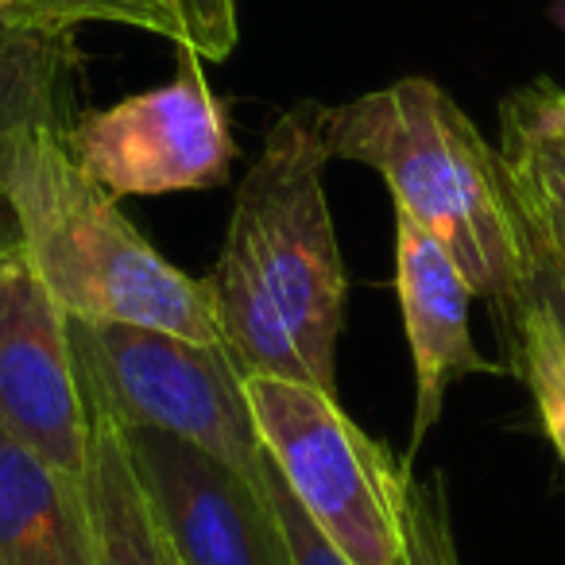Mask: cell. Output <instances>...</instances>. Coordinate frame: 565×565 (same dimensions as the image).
<instances>
[{"label": "cell", "mask_w": 565, "mask_h": 565, "mask_svg": "<svg viewBox=\"0 0 565 565\" xmlns=\"http://www.w3.org/2000/svg\"><path fill=\"white\" fill-rule=\"evenodd\" d=\"M17 241L66 318L148 326L190 341L221 338L210 279L174 267L120 210L58 128H28L0 171Z\"/></svg>", "instance_id": "1"}, {"label": "cell", "mask_w": 565, "mask_h": 565, "mask_svg": "<svg viewBox=\"0 0 565 565\" xmlns=\"http://www.w3.org/2000/svg\"><path fill=\"white\" fill-rule=\"evenodd\" d=\"M330 159L372 167L461 264L472 295L511 307L526 295L523 217L500 151L434 78H399L345 105H326Z\"/></svg>", "instance_id": "2"}, {"label": "cell", "mask_w": 565, "mask_h": 565, "mask_svg": "<svg viewBox=\"0 0 565 565\" xmlns=\"http://www.w3.org/2000/svg\"><path fill=\"white\" fill-rule=\"evenodd\" d=\"M326 105L299 102L275 117L236 190L228 228L248 241L267 291L291 326L315 387L338 395V341L349 275L326 202Z\"/></svg>", "instance_id": "3"}, {"label": "cell", "mask_w": 565, "mask_h": 565, "mask_svg": "<svg viewBox=\"0 0 565 565\" xmlns=\"http://www.w3.org/2000/svg\"><path fill=\"white\" fill-rule=\"evenodd\" d=\"M82 387L125 430H159L241 477L259 480L264 441L244 380L225 341H190L148 326L71 318Z\"/></svg>", "instance_id": "4"}, {"label": "cell", "mask_w": 565, "mask_h": 565, "mask_svg": "<svg viewBox=\"0 0 565 565\" xmlns=\"http://www.w3.org/2000/svg\"><path fill=\"white\" fill-rule=\"evenodd\" d=\"M244 392L267 457L322 539L349 565H407L403 461L392 449L369 438L338 395L315 384L248 376Z\"/></svg>", "instance_id": "5"}, {"label": "cell", "mask_w": 565, "mask_h": 565, "mask_svg": "<svg viewBox=\"0 0 565 565\" xmlns=\"http://www.w3.org/2000/svg\"><path fill=\"white\" fill-rule=\"evenodd\" d=\"M202 63L190 47H179L171 82L74 120L66 140L113 198H156L228 182L236 159L233 125Z\"/></svg>", "instance_id": "6"}, {"label": "cell", "mask_w": 565, "mask_h": 565, "mask_svg": "<svg viewBox=\"0 0 565 565\" xmlns=\"http://www.w3.org/2000/svg\"><path fill=\"white\" fill-rule=\"evenodd\" d=\"M0 430L58 472L86 480L89 407L71 318L17 236L0 244Z\"/></svg>", "instance_id": "7"}, {"label": "cell", "mask_w": 565, "mask_h": 565, "mask_svg": "<svg viewBox=\"0 0 565 565\" xmlns=\"http://www.w3.org/2000/svg\"><path fill=\"white\" fill-rule=\"evenodd\" d=\"M151 519L174 565H295L259 480L159 430H125Z\"/></svg>", "instance_id": "8"}, {"label": "cell", "mask_w": 565, "mask_h": 565, "mask_svg": "<svg viewBox=\"0 0 565 565\" xmlns=\"http://www.w3.org/2000/svg\"><path fill=\"white\" fill-rule=\"evenodd\" d=\"M395 295L415 361V423H411V454H415L426 434L438 426L454 380L508 376V369L480 356L472 341V287L454 252L403 210H395Z\"/></svg>", "instance_id": "9"}, {"label": "cell", "mask_w": 565, "mask_h": 565, "mask_svg": "<svg viewBox=\"0 0 565 565\" xmlns=\"http://www.w3.org/2000/svg\"><path fill=\"white\" fill-rule=\"evenodd\" d=\"M0 565H102L86 480L0 430Z\"/></svg>", "instance_id": "10"}, {"label": "cell", "mask_w": 565, "mask_h": 565, "mask_svg": "<svg viewBox=\"0 0 565 565\" xmlns=\"http://www.w3.org/2000/svg\"><path fill=\"white\" fill-rule=\"evenodd\" d=\"M82 51L78 28L35 20L24 12L0 17V171L12 140L28 128H74V78Z\"/></svg>", "instance_id": "11"}, {"label": "cell", "mask_w": 565, "mask_h": 565, "mask_svg": "<svg viewBox=\"0 0 565 565\" xmlns=\"http://www.w3.org/2000/svg\"><path fill=\"white\" fill-rule=\"evenodd\" d=\"M86 407H89L86 492H89V508H94L102 565H174L171 550H167L163 534H159L156 519H151L140 477H136L125 426L89 392H86Z\"/></svg>", "instance_id": "12"}, {"label": "cell", "mask_w": 565, "mask_h": 565, "mask_svg": "<svg viewBox=\"0 0 565 565\" xmlns=\"http://www.w3.org/2000/svg\"><path fill=\"white\" fill-rule=\"evenodd\" d=\"M213 302H217L221 338L248 376H279L315 384L307 361L299 353L291 326L282 322L264 275H259L252 248L236 228L225 233L217 271L210 275Z\"/></svg>", "instance_id": "13"}, {"label": "cell", "mask_w": 565, "mask_h": 565, "mask_svg": "<svg viewBox=\"0 0 565 565\" xmlns=\"http://www.w3.org/2000/svg\"><path fill=\"white\" fill-rule=\"evenodd\" d=\"M500 159L508 182L565 248V89L531 82L500 105Z\"/></svg>", "instance_id": "14"}, {"label": "cell", "mask_w": 565, "mask_h": 565, "mask_svg": "<svg viewBox=\"0 0 565 565\" xmlns=\"http://www.w3.org/2000/svg\"><path fill=\"white\" fill-rule=\"evenodd\" d=\"M495 330L508 345V372L531 392L542 430L565 469V330L531 291L495 310Z\"/></svg>", "instance_id": "15"}, {"label": "cell", "mask_w": 565, "mask_h": 565, "mask_svg": "<svg viewBox=\"0 0 565 565\" xmlns=\"http://www.w3.org/2000/svg\"><path fill=\"white\" fill-rule=\"evenodd\" d=\"M399 515L403 542H407V565H461L446 484H441V477L418 480L411 472V457L403 461L399 477Z\"/></svg>", "instance_id": "16"}, {"label": "cell", "mask_w": 565, "mask_h": 565, "mask_svg": "<svg viewBox=\"0 0 565 565\" xmlns=\"http://www.w3.org/2000/svg\"><path fill=\"white\" fill-rule=\"evenodd\" d=\"M24 17L51 20V24H120L136 32L163 35L174 47H186V28L171 0H24Z\"/></svg>", "instance_id": "17"}, {"label": "cell", "mask_w": 565, "mask_h": 565, "mask_svg": "<svg viewBox=\"0 0 565 565\" xmlns=\"http://www.w3.org/2000/svg\"><path fill=\"white\" fill-rule=\"evenodd\" d=\"M515 194V190H511ZM519 217H523V248H526V291L554 310L557 326L565 330V248L546 228V221L515 194Z\"/></svg>", "instance_id": "18"}, {"label": "cell", "mask_w": 565, "mask_h": 565, "mask_svg": "<svg viewBox=\"0 0 565 565\" xmlns=\"http://www.w3.org/2000/svg\"><path fill=\"white\" fill-rule=\"evenodd\" d=\"M264 488H267V500H271L275 515H279L282 534H287V542H291L295 565H349L345 557H341L338 550L322 539V531L310 523L307 511L295 503V495L287 492V484H282V477L271 465V457H264Z\"/></svg>", "instance_id": "19"}, {"label": "cell", "mask_w": 565, "mask_h": 565, "mask_svg": "<svg viewBox=\"0 0 565 565\" xmlns=\"http://www.w3.org/2000/svg\"><path fill=\"white\" fill-rule=\"evenodd\" d=\"M186 28V47L205 63H221L233 55L236 35V0H171Z\"/></svg>", "instance_id": "20"}, {"label": "cell", "mask_w": 565, "mask_h": 565, "mask_svg": "<svg viewBox=\"0 0 565 565\" xmlns=\"http://www.w3.org/2000/svg\"><path fill=\"white\" fill-rule=\"evenodd\" d=\"M24 0H0V17H9V12H20Z\"/></svg>", "instance_id": "21"}, {"label": "cell", "mask_w": 565, "mask_h": 565, "mask_svg": "<svg viewBox=\"0 0 565 565\" xmlns=\"http://www.w3.org/2000/svg\"><path fill=\"white\" fill-rule=\"evenodd\" d=\"M4 241H9V236H0V244H4Z\"/></svg>", "instance_id": "22"}]
</instances>
